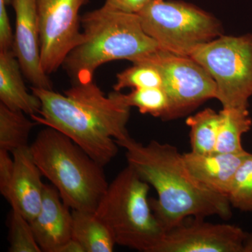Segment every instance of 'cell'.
<instances>
[{
    "instance_id": "cell-1",
    "label": "cell",
    "mask_w": 252,
    "mask_h": 252,
    "mask_svg": "<svg viewBox=\"0 0 252 252\" xmlns=\"http://www.w3.org/2000/svg\"><path fill=\"white\" fill-rule=\"evenodd\" d=\"M31 91L41 102L31 119L67 136L102 167L117 156V142L131 137V107L121 91L105 95L94 81L74 84L63 94L32 86Z\"/></svg>"
},
{
    "instance_id": "cell-2",
    "label": "cell",
    "mask_w": 252,
    "mask_h": 252,
    "mask_svg": "<svg viewBox=\"0 0 252 252\" xmlns=\"http://www.w3.org/2000/svg\"><path fill=\"white\" fill-rule=\"evenodd\" d=\"M117 144L125 149L127 165L157 190L158 198L149 203L166 232L189 217L231 216L228 198L195 180L175 146L156 140L143 144L132 137Z\"/></svg>"
},
{
    "instance_id": "cell-3",
    "label": "cell",
    "mask_w": 252,
    "mask_h": 252,
    "mask_svg": "<svg viewBox=\"0 0 252 252\" xmlns=\"http://www.w3.org/2000/svg\"><path fill=\"white\" fill-rule=\"evenodd\" d=\"M83 37L62 67L73 84L94 81L102 64L119 60L132 62L160 49L144 31L137 14L124 12L104 3L81 16Z\"/></svg>"
},
{
    "instance_id": "cell-4",
    "label": "cell",
    "mask_w": 252,
    "mask_h": 252,
    "mask_svg": "<svg viewBox=\"0 0 252 252\" xmlns=\"http://www.w3.org/2000/svg\"><path fill=\"white\" fill-rule=\"evenodd\" d=\"M30 149L36 165L57 189L63 203L72 210L95 212L109 186L104 167L52 127L41 130Z\"/></svg>"
},
{
    "instance_id": "cell-5",
    "label": "cell",
    "mask_w": 252,
    "mask_h": 252,
    "mask_svg": "<svg viewBox=\"0 0 252 252\" xmlns=\"http://www.w3.org/2000/svg\"><path fill=\"white\" fill-rule=\"evenodd\" d=\"M150 185L128 165L109 184L95 215L110 230L116 244L143 252H156L166 230L148 198Z\"/></svg>"
},
{
    "instance_id": "cell-6",
    "label": "cell",
    "mask_w": 252,
    "mask_h": 252,
    "mask_svg": "<svg viewBox=\"0 0 252 252\" xmlns=\"http://www.w3.org/2000/svg\"><path fill=\"white\" fill-rule=\"evenodd\" d=\"M144 31L159 48L190 56L198 46L222 34L220 21L190 3L177 0H151L137 14Z\"/></svg>"
},
{
    "instance_id": "cell-7",
    "label": "cell",
    "mask_w": 252,
    "mask_h": 252,
    "mask_svg": "<svg viewBox=\"0 0 252 252\" xmlns=\"http://www.w3.org/2000/svg\"><path fill=\"white\" fill-rule=\"evenodd\" d=\"M190 57L207 71L222 108L248 107L252 96V34L221 35L193 50Z\"/></svg>"
},
{
    "instance_id": "cell-8",
    "label": "cell",
    "mask_w": 252,
    "mask_h": 252,
    "mask_svg": "<svg viewBox=\"0 0 252 252\" xmlns=\"http://www.w3.org/2000/svg\"><path fill=\"white\" fill-rule=\"evenodd\" d=\"M149 63L160 72L162 89L170 101L167 120L185 116L208 99L215 98L217 86L206 69L190 56L158 49L132 61Z\"/></svg>"
},
{
    "instance_id": "cell-9",
    "label": "cell",
    "mask_w": 252,
    "mask_h": 252,
    "mask_svg": "<svg viewBox=\"0 0 252 252\" xmlns=\"http://www.w3.org/2000/svg\"><path fill=\"white\" fill-rule=\"evenodd\" d=\"M89 0H36L41 67L49 75L82 39L79 11Z\"/></svg>"
},
{
    "instance_id": "cell-10",
    "label": "cell",
    "mask_w": 252,
    "mask_h": 252,
    "mask_svg": "<svg viewBox=\"0 0 252 252\" xmlns=\"http://www.w3.org/2000/svg\"><path fill=\"white\" fill-rule=\"evenodd\" d=\"M187 220L167 231L156 252H252V234L240 227Z\"/></svg>"
},
{
    "instance_id": "cell-11",
    "label": "cell",
    "mask_w": 252,
    "mask_h": 252,
    "mask_svg": "<svg viewBox=\"0 0 252 252\" xmlns=\"http://www.w3.org/2000/svg\"><path fill=\"white\" fill-rule=\"evenodd\" d=\"M11 4L16 16L12 50L23 75L32 87L53 90L49 75L41 67L36 0H11Z\"/></svg>"
},
{
    "instance_id": "cell-12",
    "label": "cell",
    "mask_w": 252,
    "mask_h": 252,
    "mask_svg": "<svg viewBox=\"0 0 252 252\" xmlns=\"http://www.w3.org/2000/svg\"><path fill=\"white\" fill-rule=\"evenodd\" d=\"M14 169L4 198L11 208L31 222L40 210L45 184L32 156L30 146L12 152Z\"/></svg>"
},
{
    "instance_id": "cell-13",
    "label": "cell",
    "mask_w": 252,
    "mask_h": 252,
    "mask_svg": "<svg viewBox=\"0 0 252 252\" xmlns=\"http://www.w3.org/2000/svg\"><path fill=\"white\" fill-rule=\"evenodd\" d=\"M31 224L43 252H59L72 238V210L63 203L54 186L44 185L40 210Z\"/></svg>"
},
{
    "instance_id": "cell-14",
    "label": "cell",
    "mask_w": 252,
    "mask_h": 252,
    "mask_svg": "<svg viewBox=\"0 0 252 252\" xmlns=\"http://www.w3.org/2000/svg\"><path fill=\"white\" fill-rule=\"evenodd\" d=\"M249 152L200 154H183L185 165L192 177L215 193L228 198L235 172Z\"/></svg>"
},
{
    "instance_id": "cell-15",
    "label": "cell",
    "mask_w": 252,
    "mask_h": 252,
    "mask_svg": "<svg viewBox=\"0 0 252 252\" xmlns=\"http://www.w3.org/2000/svg\"><path fill=\"white\" fill-rule=\"evenodd\" d=\"M23 74L13 50L0 51V103L32 117L39 114L41 102L28 91Z\"/></svg>"
},
{
    "instance_id": "cell-16",
    "label": "cell",
    "mask_w": 252,
    "mask_h": 252,
    "mask_svg": "<svg viewBox=\"0 0 252 252\" xmlns=\"http://www.w3.org/2000/svg\"><path fill=\"white\" fill-rule=\"evenodd\" d=\"M72 236L85 252H112L116 244L110 230L94 212L72 210Z\"/></svg>"
},
{
    "instance_id": "cell-17",
    "label": "cell",
    "mask_w": 252,
    "mask_h": 252,
    "mask_svg": "<svg viewBox=\"0 0 252 252\" xmlns=\"http://www.w3.org/2000/svg\"><path fill=\"white\" fill-rule=\"evenodd\" d=\"M216 151L220 153H239L245 151L242 136L251 129L252 120L248 107L222 108Z\"/></svg>"
},
{
    "instance_id": "cell-18",
    "label": "cell",
    "mask_w": 252,
    "mask_h": 252,
    "mask_svg": "<svg viewBox=\"0 0 252 252\" xmlns=\"http://www.w3.org/2000/svg\"><path fill=\"white\" fill-rule=\"evenodd\" d=\"M186 123L190 127L191 152L200 154L215 152L220 124V112L211 108L205 109L189 117Z\"/></svg>"
},
{
    "instance_id": "cell-19",
    "label": "cell",
    "mask_w": 252,
    "mask_h": 252,
    "mask_svg": "<svg viewBox=\"0 0 252 252\" xmlns=\"http://www.w3.org/2000/svg\"><path fill=\"white\" fill-rule=\"evenodd\" d=\"M26 115L0 103V149L12 153L16 149L29 146L30 134L38 124Z\"/></svg>"
},
{
    "instance_id": "cell-20",
    "label": "cell",
    "mask_w": 252,
    "mask_h": 252,
    "mask_svg": "<svg viewBox=\"0 0 252 252\" xmlns=\"http://www.w3.org/2000/svg\"><path fill=\"white\" fill-rule=\"evenodd\" d=\"M124 100L130 107H137L140 113L167 121L170 112L168 96L162 87L132 89L124 94Z\"/></svg>"
},
{
    "instance_id": "cell-21",
    "label": "cell",
    "mask_w": 252,
    "mask_h": 252,
    "mask_svg": "<svg viewBox=\"0 0 252 252\" xmlns=\"http://www.w3.org/2000/svg\"><path fill=\"white\" fill-rule=\"evenodd\" d=\"M117 75L114 91H121L126 88L132 89L162 87V79L158 70L149 63L135 62Z\"/></svg>"
},
{
    "instance_id": "cell-22",
    "label": "cell",
    "mask_w": 252,
    "mask_h": 252,
    "mask_svg": "<svg viewBox=\"0 0 252 252\" xmlns=\"http://www.w3.org/2000/svg\"><path fill=\"white\" fill-rule=\"evenodd\" d=\"M228 199L235 208L252 212V154H249L235 172Z\"/></svg>"
},
{
    "instance_id": "cell-23",
    "label": "cell",
    "mask_w": 252,
    "mask_h": 252,
    "mask_svg": "<svg viewBox=\"0 0 252 252\" xmlns=\"http://www.w3.org/2000/svg\"><path fill=\"white\" fill-rule=\"evenodd\" d=\"M9 252H41L31 222L14 209L9 217Z\"/></svg>"
},
{
    "instance_id": "cell-24",
    "label": "cell",
    "mask_w": 252,
    "mask_h": 252,
    "mask_svg": "<svg viewBox=\"0 0 252 252\" xmlns=\"http://www.w3.org/2000/svg\"><path fill=\"white\" fill-rule=\"evenodd\" d=\"M14 169V158L9 152L0 149V192L6 196Z\"/></svg>"
},
{
    "instance_id": "cell-25",
    "label": "cell",
    "mask_w": 252,
    "mask_h": 252,
    "mask_svg": "<svg viewBox=\"0 0 252 252\" xmlns=\"http://www.w3.org/2000/svg\"><path fill=\"white\" fill-rule=\"evenodd\" d=\"M151 0H106L105 4L124 12L138 14Z\"/></svg>"
},
{
    "instance_id": "cell-26",
    "label": "cell",
    "mask_w": 252,
    "mask_h": 252,
    "mask_svg": "<svg viewBox=\"0 0 252 252\" xmlns=\"http://www.w3.org/2000/svg\"><path fill=\"white\" fill-rule=\"evenodd\" d=\"M59 252H85V250L79 242L72 238L60 248Z\"/></svg>"
}]
</instances>
